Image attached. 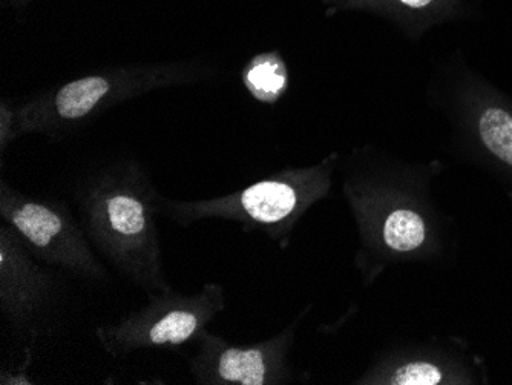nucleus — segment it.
<instances>
[{
    "instance_id": "f257e3e1",
    "label": "nucleus",
    "mask_w": 512,
    "mask_h": 385,
    "mask_svg": "<svg viewBox=\"0 0 512 385\" xmlns=\"http://www.w3.org/2000/svg\"><path fill=\"white\" fill-rule=\"evenodd\" d=\"M76 201L92 246L122 277L148 295L172 290L155 220L160 195L142 172H108L83 186Z\"/></svg>"
},
{
    "instance_id": "f03ea898",
    "label": "nucleus",
    "mask_w": 512,
    "mask_h": 385,
    "mask_svg": "<svg viewBox=\"0 0 512 385\" xmlns=\"http://www.w3.org/2000/svg\"><path fill=\"white\" fill-rule=\"evenodd\" d=\"M440 168L437 162L413 166L378 158L367 172L348 177L345 197L361 234L356 264L362 270L378 260H417L439 251V226L416 191Z\"/></svg>"
},
{
    "instance_id": "7ed1b4c3",
    "label": "nucleus",
    "mask_w": 512,
    "mask_h": 385,
    "mask_svg": "<svg viewBox=\"0 0 512 385\" xmlns=\"http://www.w3.org/2000/svg\"><path fill=\"white\" fill-rule=\"evenodd\" d=\"M336 155L313 168L281 172L224 197L172 200L160 197V214L181 228L203 220L232 221L243 231L263 232L286 247L298 221L332 188Z\"/></svg>"
},
{
    "instance_id": "20e7f679",
    "label": "nucleus",
    "mask_w": 512,
    "mask_h": 385,
    "mask_svg": "<svg viewBox=\"0 0 512 385\" xmlns=\"http://www.w3.org/2000/svg\"><path fill=\"white\" fill-rule=\"evenodd\" d=\"M431 100L451 128L456 151L494 175L512 195V99L462 59L445 63Z\"/></svg>"
},
{
    "instance_id": "39448f33",
    "label": "nucleus",
    "mask_w": 512,
    "mask_h": 385,
    "mask_svg": "<svg viewBox=\"0 0 512 385\" xmlns=\"http://www.w3.org/2000/svg\"><path fill=\"white\" fill-rule=\"evenodd\" d=\"M224 309L226 295L218 283L204 284L192 295L174 290L151 293L142 309L97 327L94 335L103 352L115 359L138 350L178 349L197 341Z\"/></svg>"
},
{
    "instance_id": "423d86ee",
    "label": "nucleus",
    "mask_w": 512,
    "mask_h": 385,
    "mask_svg": "<svg viewBox=\"0 0 512 385\" xmlns=\"http://www.w3.org/2000/svg\"><path fill=\"white\" fill-rule=\"evenodd\" d=\"M0 220L46 266L65 270L80 280L108 283V270L97 258L82 223L62 201L30 197L2 183Z\"/></svg>"
},
{
    "instance_id": "0eeeda50",
    "label": "nucleus",
    "mask_w": 512,
    "mask_h": 385,
    "mask_svg": "<svg viewBox=\"0 0 512 385\" xmlns=\"http://www.w3.org/2000/svg\"><path fill=\"white\" fill-rule=\"evenodd\" d=\"M298 320L261 343L238 346L206 332L198 336V352L189 359V372L200 385H273L292 381L290 350Z\"/></svg>"
},
{
    "instance_id": "6e6552de",
    "label": "nucleus",
    "mask_w": 512,
    "mask_h": 385,
    "mask_svg": "<svg viewBox=\"0 0 512 385\" xmlns=\"http://www.w3.org/2000/svg\"><path fill=\"white\" fill-rule=\"evenodd\" d=\"M56 277L27 244L0 224V310L20 333H36L56 297Z\"/></svg>"
},
{
    "instance_id": "1a4fd4ad",
    "label": "nucleus",
    "mask_w": 512,
    "mask_h": 385,
    "mask_svg": "<svg viewBox=\"0 0 512 385\" xmlns=\"http://www.w3.org/2000/svg\"><path fill=\"white\" fill-rule=\"evenodd\" d=\"M352 8L376 14L399 28L408 39H421L440 25L476 19L482 0H342Z\"/></svg>"
},
{
    "instance_id": "9d476101",
    "label": "nucleus",
    "mask_w": 512,
    "mask_h": 385,
    "mask_svg": "<svg viewBox=\"0 0 512 385\" xmlns=\"http://www.w3.org/2000/svg\"><path fill=\"white\" fill-rule=\"evenodd\" d=\"M474 367L460 358L444 355H414L394 358L373 370L359 384L448 385L477 384Z\"/></svg>"
},
{
    "instance_id": "9b49d317",
    "label": "nucleus",
    "mask_w": 512,
    "mask_h": 385,
    "mask_svg": "<svg viewBox=\"0 0 512 385\" xmlns=\"http://www.w3.org/2000/svg\"><path fill=\"white\" fill-rule=\"evenodd\" d=\"M111 80L105 76H88L62 86L53 100L54 114L62 122H79L96 111L111 96Z\"/></svg>"
},
{
    "instance_id": "f8f14e48",
    "label": "nucleus",
    "mask_w": 512,
    "mask_h": 385,
    "mask_svg": "<svg viewBox=\"0 0 512 385\" xmlns=\"http://www.w3.org/2000/svg\"><path fill=\"white\" fill-rule=\"evenodd\" d=\"M244 82L255 99L273 103L283 96L289 86V74L283 60L276 54H264L247 66Z\"/></svg>"
}]
</instances>
